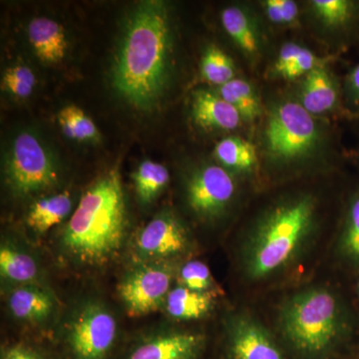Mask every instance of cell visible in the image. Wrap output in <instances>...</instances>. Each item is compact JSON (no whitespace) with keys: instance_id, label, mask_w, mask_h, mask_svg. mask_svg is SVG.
<instances>
[{"instance_id":"1","label":"cell","mask_w":359,"mask_h":359,"mask_svg":"<svg viewBox=\"0 0 359 359\" xmlns=\"http://www.w3.org/2000/svg\"><path fill=\"white\" fill-rule=\"evenodd\" d=\"M172 47L164 2H140L127 18L113 60L111 82L118 95L137 109L155 108L169 84Z\"/></svg>"},{"instance_id":"2","label":"cell","mask_w":359,"mask_h":359,"mask_svg":"<svg viewBox=\"0 0 359 359\" xmlns=\"http://www.w3.org/2000/svg\"><path fill=\"white\" fill-rule=\"evenodd\" d=\"M127 229L121 177L113 169L85 191L59 235V250L78 268H102L119 256Z\"/></svg>"},{"instance_id":"3","label":"cell","mask_w":359,"mask_h":359,"mask_svg":"<svg viewBox=\"0 0 359 359\" xmlns=\"http://www.w3.org/2000/svg\"><path fill=\"white\" fill-rule=\"evenodd\" d=\"M280 327L287 346L301 359H330L348 335L339 299L321 287L290 297L280 309Z\"/></svg>"},{"instance_id":"4","label":"cell","mask_w":359,"mask_h":359,"mask_svg":"<svg viewBox=\"0 0 359 359\" xmlns=\"http://www.w3.org/2000/svg\"><path fill=\"white\" fill-rule=\"evenodd\" d=\"M316 203L309 196L278 205L264 217L248 241L245 269L252 280H263L287 266L311 235Z\"/></svg>"},{"instance_id":"5","label":"cell","mask_w":359,"mask_h":359,"mask_svg":"<svg viewBox=\"0 0 359 359\" xmlns=\"http://www.w3.org/2000/svg\"><path fill=\"white\" fill-rule=\"evenodd\" d=\"M119 323L112 309L96 297L78 302L59 332L61 359H114Z\"/></svg>"},{"instance_id":"6","label":"cell","mask_w":359,"mask_h":359,"mask_svg":"<svg viewBox=\"0 0 359 359\" xmlns=\"http://www.w3.org/2000/svg\"><path fill=\"white\" fill-rule=\"evenodd\" d=\"M4 183L18 200L49 192L61 179L57 159L39 135L30 130L16 134L4 158Z\"/></svg>"},{"instance_id":"7","label":"cell","mask_w":359,"mask_h":359,"mask_svg":"<svg viewBox=\"0 0 359 359\" xmlns=\"http://www.w3.org/2000/svg\"><path fill=\"white\" fill-rule=\"evenodd\" d=\"M179 268L177 261L132 264L118 285V295L126 313L139 318L162 309Z\"/></svg>"},{"instance_id":"8","label":"cell","mask_w":359,"mask_h":359,"mask_svg":"<svg viewBox=\"0 0 359 359\" xmlns=\"http://www.w3.org/2000/svg\"><path fill=\"white\" fill-rule=\"evenodd\" d=\"M318 141L313 116L301 104L285 102L271 111L266 128L269 154L280 160H294L309 154Z\"/></svg>"},{"instance_id":"9","label":"cell","mask_w":359,"mask_h":359,"mask_svg":"<svg viewBox=\"0 0 359 359\" xmlns=\"http://www.w3.org/2000/svg\"><path fill=\"white\" fill-rule=\"evenodd\" d=\"M192 247L186 224L170 210H163L135 233L130 244L132 264L178 261Z\"/></svg>"},{"instance_id":"10","label":"cell","mask_w":359,"mask_h":359,"mask_svg":"<svg viewBox=\"0 0 359 359\" xmlns=\"http://www.w3.org/2000/svg\"><path fill=\"white\" fill-rule=\"evenodd\" d=\"M236 193V184L224 168L208 165L194 172L186 185L189 207L200 218H219L228 209Z\"/></svg>"},{"instance_id":"11","label":"cell","mask_w":359,"mask_h":359,"mask_svg":"<svg viewBox=\"0 0 359 359\" xmlns=\"http://www.w3.org/2000/svg\"><path fill=\"white\" fill-rule=\"evenodd\" d=\"M205 347V337L201 332L169 328L141 335L121 359H200Z\"/></svg>"},{"instance_id":"12","label":"cell","mask_w":359,"mask_h":359,"mask_svg":"<svg viewBox=\"0 0 359 359\" xmlns=\"http://www.w3.org/2000/svg\"><path fill=\"white\" fill-rule=\"evenodd\" d=\"M224 340L226 359H287L271 332L248 314L229 318Z\"/></svg>"},{"instance_id":"13","label":"cell","mask_w":359,"mask_h":359,"mask_svg":"<svg viewBox=\"0 0 359 359\" xmlns=\"http://www.w3.org/2000/svg\"><path fill=\"white\" fill-rule=\"evenodd\" d=\"M7 309L14 320L41 325L57 309L55 295L46 285H25L6 289Z\"/></svg>"},{"instance_id":"14","label":"cell","mask_w":359,"mask_h":359,"mask_svg":"<svg viewBox=\"0 0 359 359\" xmlns=\"http://www.w3.org/2000/svg\"><path fill=\"white\" fill-rule=\"evenodd\" d=\"M0 276L6 289L45 285L36 256L25 245L11 238H4L0 245Z\"/></svg>"},{"instance_id":"15","label":"cell","mask_w":359,"mask_h":359,"mask_svg":"<svg viewBox=\"0 0 359 359\" xmlns=\"http://www.w3.org/2000/svg\"><path fill=\"white\" fill-rule=\"evenodd\" d=\"M27 36L35 55L44 65H58L65 58L67 36L57 21L46 16L33 18L27 25Z\"/></svg>"},{"instance_id":"16","label":"cell","mask_w":359,"mask_h":359,"mask_svg":"<svg viewBox=\"0 0 359 359\" xmlns=\"http://www.w3.org/2000/svg\"><path fill=\"white\" fill-rule=\"evenodd\" d=\"M192 117L201 128L224 131L238 128L242 120L235 107L219 94L207 90H198L194 93Z\"/></svg>"},{"instance_id":"17","label":"cell","mask_w":359,"mask_h":359,"mask_svg":"<svg viewBox=\"0 0 359 359\" xmlns=\"http://www.w3.org/2000/svg\"><path fill=\"white\" fill-rule=\"evenodd\" d=\"M216 295L195 292L176 283L170 290L162 311L170 318L177 321L201 320L215 309Z\"/></svg>"},{"instance_id":"18","label":"cell","mask_w":359,"mask_h":359,"mask_svg":"<svg viewBox=\"0 0 359 359\" xmlns=\"http://www.w3.org/2000/svg\"><path fill=\"white\" fill-rule=\"evenodd\" d=\"M73 211L72 195L63 191L35 201L26 215L25 223L33 233H42L62 223Z\"/></svg>"},{"instance_id":"19","label":"cell","mask_w":359,"mask_h":359,"mask_svg":"<svg viewBox=\"0 0 359 359\" xmlns=\"http://www.w3.org/2000/svg\"><path fill=\"white\" fill-rule=\"evenodd\" d=\"M337 102V86L327 70L318 66L306 74L302 91L304 109L311 114H320L334 109Z\"/></svg>"},{"instance_id":"20","label":"cell","mask_w":359,"mask_h":359,"mask_svg":"<svg viewBox=\"0 0 359 359\" xmlns=\"http://www.w3.org/2000/svg\"><path fill=\"white\" fill-rule=\"evenodd\" d=\"M137 199L143 205L154 202L166 189L170 173L164 165L154 161L145 160L132 174Z\"/></svg>"},{"instance_id":"21","label":"cell","mask_w":359,"mask_h":359,"mask_svg":"<svg viewBox=\"0 0 359 359\" xmlns=\"http://www.w3.org/2000/svg\"><path fill=\"white\" fill-rule=\"evenodd\" d=\"M215 155L224 167L236 171H250L257 162L255 146L240 137H228L219 142Z\"/></svg>"},{"instance_id":"22","label":"cell","mask_w":359,"mask_h":359,"mask_svg":"<svg viewBox=\"0 0 359 359\" xmlns=\"http://www.w3.org/2000/svg\"><path fill=\"white\" fill-rule=\"evenodd\" d=\"M222 23L224 30L243 51L250 55L257 53L259 41L256 30L243 9L237 6L226 7L222 13Z\"/></svg>"},{"instance_id":"23","label":"cell","mask_w":359,"mask_h":359,"mask_svg":"<svg viewBox=\"0 0 359 359\" xmlns=\"http://www.w3.org/2000/svg\"><path fill=\"white\" fill-rule=\"evenodd\" d=\"M218 94L238 111L242 119L252 121L261 115V104L256 92L245 80L235 78L219 87Z\"/></svg>"},{"instance_id":"24","label":"cell","mask_w":359,"mask_h":359,"mask_svg":"<svg viewBox=\"0 0 359 359\" xmlns=\"http://www.w3.org/2000/svg\"><path fill=\"white\" fill-rule=\"evenodd\" d=\"M59 126L71 140L94 142L99 139L95 123L83 110L75 105H68L58 114Z\"/></svg>"},{"instance_id":"25","label":"cell","mask_w":359,"mask_h":359,"mask_svg":"<svg viewBox=\"0 0 359 359\" xmlns=\"http://www.w3.org/2000/svg\"><path fill=\"white\" fill-rule=\"evenodd\" d=\"M201 73L208 82L219 87L235 79L233 60L214 45L205 49L201 61Z\"/></svg>"},{"instance_id":"26","label":"cell","mask_w":359,"mask_h":359,"mask_svg":"<svg viewBox=\"0 0 359 359\" xmlns=\"http://www.w3.org/2000/svg\"><path fill=\"white\" fill-rule=\"evenodd\" d=\"M177 285L208 294H218L219 285L215 280L209 266L198 259L187 262L179 268Z\"/></svg>"},{"instance_id":"27","label":"cell","mask_w":359,"mask_h":359,"mask_svg":"<svg viewBox=\"0 0 359 359\" xmlns=\"http://www.w3.org/2000/svg\"><path fill=\"white\" fill-rule=\"evenodd\" d=\"M36 83L34 72L29 66L25 65L11 66L2 75V89L14 98H28L34 91Z\"/></svg>"},{"instance_id":"28","label":"cell","mask_w":359,"mask_h":359,"mask_svg":"<svg viewBox=\"0 0 359 359\" xmlns=\"http://www.w3.org/2000/svg\"><path fill=\"white\" fill-rule=\"evenodd\" d=\"M339 248L346 259L359 263V193L349 203Z\"/></svg>"},{"instance_id":"29","label":"cell","mask_w":359,"mask_h":359,"mask_svg":"<svg viewBox=\"0 0 359 359\" xmlns=\"http://www.w3.org/2000/svg\"><path fill=\"white\" fill-rule=\"evenodd\" d=\"M313 6L318 18L332 27L349 25L355 13V4L348 0H314Z\"/></svg>"},{"instance_id":"30","label":"cell","mask_w":359,"mask_h":359,"mask_svg":"<svg viewBox=\"0 0 359 359\" xmlns=\"http://www.w3.org/2000/svg\"><path fill=\"white\" fill-rule=\"evenodd\" d=\"M1 359H61L60 356L47 353L44 349L27 342H15L4 346Z\"/></svg>"},{"instance_id":"31","label":"cell","mask_w":359,"mask_h":359,"mask_svg":"<svg viewBox=\"0 0 359 359\" xmlns=\"http://www.w3.org/2000/svg\"><path fill=\"white\" fill-rule=\"evenodd\" d=\"M316 65H318V59L313 55V52L304 48L297 60L280 75L287 79H294V78L302 76V75L309 74L311 70L318 67Z\"/></svg>"},{"instance_id":"32","label":"cell","mask_w":359,"mask_h":359,"mask_svg":"<svg viewBox=\"0 0 359 359\" xmlns=\"http://www.w3.org/2000/svg\"><path fill=\"white\" fill-rule=\"evenodd\" d=\"M304 47L295 43L283 45L278 54V61L276 63V71L278 74H282L283 71L289 68L297 60Z\"/></svg>"},{"instance_id":"33","label":"cell","mask_w":359,"mask_h":359,"mask_svg":"<svg viewBox=\"0 0 359 359\" xmlns=\"http://www.w3.org/2000/svg\"><path fill=\"white\" fill-rule=\"evenodd\" d=\"M346 91L351 103L359 107V63L347 78Z\"/></svg>"},{"instance_id":"34","label":"cell","mask_w":359,"mask_h":359,"mask_svg":"<svg viewBox=\"0 0 359 359\" xmlns=\"http://www.w3.org/2000/svg\"><path fill=\"white\" fill-rule=\"evenodd\" d=\"M280 11H282L285 23H292L299 15V8L297 4L292 0H276Z\"/></svg>"},{"instance_id":"35","label":"cell","mask_w":359,"mask_h":359,"mask_svg":"<svg viewBox=\"0 0 359 359\" xmlns=\"http://www.w3.org/2000/svg\"><path fill=\"white\" fill-rule=\"evenodd\" d=\"M266 7V13L268 14L269 20L275 23H285L283 21L282 11H280V6H278L276 0H268L264 4Z\"/></svg>"},{"instance_id":"36","label":"cell","mask_w":359,"mask_h":359,"mask_svg":"<svg viewBox=\"0 0 359 359\" xmlns=\"http://www.w3.org/2000/svg\"><path fill=\"white\" fill-rule=\"evenodd\" d=\"M358 292H359V282H358Z\"/></svg>"}]
</instances>
